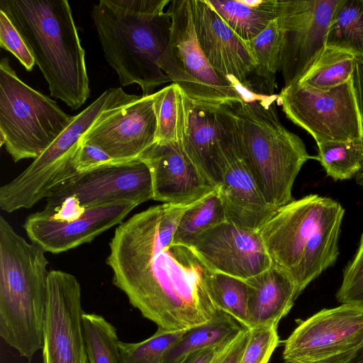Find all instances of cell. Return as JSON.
Returning a JSON list of instances; mask_svg holds the SVG:
<instances>
[{
    "mask_svg": "<svg viewBox=\"0 0 363 363\" xmlns=\"http://www.w3.org/2000/svg\"><path fill=\"white\" fill-rule=\"evenodd\" d=\"M194 203H162L134 214L109 242L113 284L144 318L168 331L190 330L222 313L210 293L213 272L189 247L173 243Z\"/></svg>",
    "mask_w": 363,
    "mask_h": 363,
    "instance_id": "cell-1",
    "label": "cell"
},
{
    "mask_svg": "<svg viewBox=\"0 0 363 363\" xmlns=\"http://www.w3.org/2000/svg\"><path fill=\"white\" fill-rule=\"evenodd\" d=\"M170 0H100L91 10L106 60L121 86L136 84L148 96L170 82L160 67L169 44Z\"/></svg>",
    "mask_w": 363,
    "mask_h": 363,
    "instance_id": "cell-2",
    "label": "cell"
},
{
    "mask_svg": "<svg viewBox=\"0 0 363 363\" xmlns=\"http://www.w3.org/2000/svg\"><path fill=\"white\" fill-rule=\"evenodd\" d=\"M45 79L52 96L72 110L90 95L85 51L67 0H1Z\"/></svg>",
    "mask_w": 363,
    "mask_h": 363,
    "instance_id": "cell-3",
    "label": "cell"
},
{
    "mask_svg": "<svg viewBox=\"0 0 363 363\" xmlns=\"http://www.w3.org/2000/svg\"><path fill=\"white\" fill-rule=\"evenodd\" d=\"M344 213L337 201L309 194L277 208L258 230L272 264L286 273L298 296L335 263Z\"/></svg>",
    "mask_w": 363,
    "mask_h": 363,
    "instance_id": "cell-4",
    "label": "cell"
},
{
    "mask_svg": "<svg viewBox=\"0 0 363 363\" xmlns=\"http://www.w3.org/2000/svg\"><path fill=\"white\" fill-rule=\"evenodd\" d=\"M0 216V336L31 360L42 350L48 296V260Z\"/></svg>",
    "mask_w": 363,
    "mask_h": 363,
    "instance_id": "cell-5",
    "label": "cell"
},
{
    "mask_svg": "<svg viewBox=\"0 0 363 363\" xmlns=\"http://www.w3.org/2000/svg\"><path fill=\"white\" fill-rule=\"evenodd\" d=\"M277 99L252 93L229 105L238 127L241 157L267 201L279 208L294 200V181L314 157L299 136L281 123Z\"/></svg>",
    "mask_w": 363,
    "mask_h": 363,
    "instance_id": "cell-6",
    "label": "cell"
},
{
    "mask_svg": "<svg viewBox=\"0 0 363 363\" xmlns=\"http://www.w3.org/2000/svg\"><path fill=\"white\" fill-rule=\"evenodd\" d=\"M140 96L110 88L74 116L57 139L18 176L0 188V207L7 213L30 208L60 184L77 174L75 155L84 134L107 111Z\"/></svg>",
    "mask_w": 363,
    "mask_h": 363,
    "instance_id": "cell-7",
    "label": "cell"
},
{
    "mask_svg": "<svg viewBox=\"0 0 363 363\" xmlns=\"http://www.w3.org/2000/svg\"><path fill=\"white\" fill-rule=\"evenodd\" d=\"M74 116L24 83L7 57L0 61V141L15 162L36 159Z\"/></svg>",
    "mask_w": 363,
    "mask_h": 363,
    "instance_id": "cell-8",
    "label": "cell"
},
{
    "mask_svg": "<svg viewBox=\"0 0 363 363\" xmlns=\"http://www.w3.org/2000/svg\"><path fill=\"white\" fill-rule=\"evenodd\" d=\"M169 44L160 67L190 99L213 104H231L246 99L243 91L223 79L213 68L196 37L190 0H172Z\"/></svg>",
    "mask_w": 363,
    "mask_h": 363,
    "instance_id": "cell-9",
    "label": "cell"
},
{
    "mask_svg": "<svg viewBox=\"0 0 363 363\" xmlns=\"http://www.w3.org/2000/svg\"><path fill=\"white\" fill-rule=\"evenodd\" d=\"M277 96L286 116L307 131L316 143L361 139L352 79L328 90L298 82L284 86Z\"/></svg>",
    "mask_w": 363,
    "mask_h": 363,
    "instance_id": "cell-10",
    "label": "cell"
},
{
    "mask_svg": "<svg viewBox=\"0 0 363 363\" xmlns=\"http://www.w3.org/2000/svg\"><path fill=\"white\" fill-rule=\"evenodd\" d=\"M185 121L182 147L214 188L222 182L233 160L240 155L239 132L229 104L190 99L184 93Z\"/></svg>",
    "mask_w": 363,
    "mask_h": 363,
    "instance_id": "cell-11",
    "label": "cell"
},
{
    "mask_svg": "<svg viewBox=\"0 0 363 363\" xmlns=\"http://www.w3.org/2000/svg\"><path fill=\"white\" fill-rule=\"evenodd\" d=\"M363 345V307L342 304L301 320L284 341L285 363H345Z\"/></svg>",
    "mask_w": 363,
    "mask_h": 363,
    "instance_id": "cell-12",
    "label": "cell"
},
{
    "mask_svg": "<svg viewBox=\"0 0 363 363\" xmlns=\"http://www.w3.org/2000/svg\"><path fill=\"white\" fill-rule=\"evenodd\" d=\"M339 0H278L282 33L279 72L284 86L298 83L326 48L328 27Z\"/></svg>",
    "mask_w": 363,
    "mask_h": 363,
    "instance_id": "cell-13",
    "label": "cell"
},
{
    "mask_svg": "<svg viewBox=\"0 0 363 363\" xmlns=\"http://www.w3.org/2000/svg\"><path fill=\"white\" fill-rule=\"evenodd\" d=\"M83 313L77 279L63 271H50L43 363H89Z\"/></svg>",
    "mask_w": 363,
    "mask_h": 363,
    "instance_id": "cell-14",
    "label": "cell"
},
{
    "mask_svg": "<svg viewBox=\"0 0 363 363\" xmlns=\"http://www.w3.org/2000/svg\"><path fill=\"white\" fill-rule=\"evenodd\" d=\"M152 196L149 168L134 160L77 174L50 192L45 208H52L67 198L74 199L87 208L118 202L140 205Z\"/></svg>",
    "mask_w": 363,
    "mask_h": 363,
    "instance_id": "cell-15",
    "label": "cell"
},
{
    "mask_svg": "<svg viewBox=\"0 0 363 363\" xmlns=\"http://www.w3.org/2000/svg\"><path fill=\"white\" fill-rule=\"evenodd\" d=\"M155 93L107 111L80 143L99 147L119 163L138 158L156 140Z\"/></svg>",
    "mask_w": 363,
    "mask_h": 363,
    "instance_id": "cell-16",
    "label": "cell"
},
{
    "mask_svg": "<svg viewBox=\"0 0 363 363\" xmlns=\"http://www.w3.org/2000/svg\"><path fill=\"white\" fill-rule=\"evenodd\" d=\"M189 247L211 272L244 280L272 265L259 231L228 220L199 235Z\"/></svg>",
    "mask_w": 363,
    "mask_h": 363,
    "instance_id": "cell-17",
    "label": "cell"
},
{
    "mask_svg": "<svg viewBox=\"0 0 363 363\" xmlns=\"http://www.w3.org/2000/svg\"><path fill=\"white\" fill-rule=\"evenodd\" d=\"M199 45L215 71L243 91H249L256 62L247 43L206 0H190Z\"/></svg>",
    "mask_w": 363,
    "mask_h": 363,
    "instance_id": "cell-18",
    "label": "cell"
},
{
    "mask_svg": "<svg viewBox=\"0 0 363 363\" xmlns=\"http://www.w3.org/2000/svg\"><path fill=\"white\" fill-rule=\"evenodd\" d=\"M138 204L118 202L87 208L70 221L55 219L43 211L30 214L23 228L31 242L46 252L58 254L91 242L113 225L121 224Z\"/></svg>",
    "mask_w": 363,
    "mask_h": 363,
    "instance_id": "cell-19",
    "label": "cell"
},
{
    "mask_svg": "<svg viewBox=\"0 0 363 363\" xmlns=\"http://www.w3.org/2000/svg\"><path fill=\"white\" fill-rule=\"evenodd\" d=\"M138 160L150 169L152 199L162 203H194L216 189L203 177L180 143H155Z\"/></svg>",
    "mask_w": 363,
    "mask_h": 363,
    "instance_id": "cell-20",
    "label": "cell"
},
{
    "mask_svg": "<svg viewBox=\"0 0 363 363\" xmlns=\"http://www.w3.org/2000/svg\"><path fill=\"white\" fill-rule=\"evenodd\" d=\"M216 189L227 220L239 227L258 230L277 209L265 199L241 153L230 164Z\"/></svg>",
    "mask_w": 363,
    "mask_h": 363,
    "instance_id": "cell-21",
    "label": "cell"
},
{
    "mask_svg": "<svg viewBox=\"0 0 363 363\" xmlns=\"http://www.w3.org/2000/svg\"><path fill=\"white\" fill-rule=\"evenodd\" d=\"M245 281L248 285L247 328L277 326L298 296L292 280L272 264Z\"/></svg>",
    "mask_w": 363,
    "mask_h": 363,
    "instance_id": "cell-22",
    "label": "cell"
},
{
    "mask_svg": "<svg viewBox=\"0 0 363 363\" xmlns=\"http://www.w3.org/2000/svg\"><path fill=\"white\" fill-rule=\"evenodd\" d=\"M244 41L257 36L277 18L278 0H206Z\"/></svg>",
    "mask_w": 363,
    "mask_h": 363,
    "instance_id": "cell-23",
    "label": "cell"
},
{
    "mask_svg": "<svg viewBox=\"0 0 363 363\" xmlns=\"http://www.w3.org/2000/svg\"><path fill=\"white\" fill-rule=\"evenodd\" d=\"M245 42L256 62L249 90L257 94L274 95L282 51V33L277 20L272 21L257 36Z\"/></svg>",
    "mask_w": 363,
    "mask_h": 363,
    "instance_id": "cell-24",
    "label": "cell"
},
{
    "mask_svg": "<svg viewBox=\"0 0 363 363\" xmlns=\"http://www.w3.org/2000/svg\"><path fill=\"white\" fill-rule=\"evenodd\" d=\"M244 328L235 318L222 312L213 320L186 331L167 352L164 363H178L191 352L218 347Z\"/></svg>",
    "mask_w": 363,
    "mask_h": 363,
    "instance_id": "cell-25",
    "label": "cell"
},
{
    "mask_svg": "<svg viewBox=\"0 0 363 363\" xmlns=\"http://www.w3.org/2000/svg\"><path fill=\"white\" fill-rule=\"evenodd\" d=\"M326 48L363 57V0H339L328 27Z\"/></svg>",
    "mask_w": 363,
    "mask_h": 363,
    "instance_id": "cell-26",
    "label": "cell"
},
{
    "mask_svg": "<svg viewBox=\"0 0 363 363\" xmlns=\"http://www.w3.org/2000/svg\"><path fill=\"white\" fill-rule=\"evenodd\" d=\"M227 220L225 211L217 189L194 202L181 217L173 243L189 246L207 230Z\"/></svg>",
    "mask_w": 363,
    "mask_h": 363,
    "instance_id": "cell-27",
    "label": "cell"
},
{
    "mask_svg": "<svg viewBox=\"0 0 363 363\" xmlns=\"http://www.w3.org/2000/svg\"><path fill=\"white\" fill-rule=\"evenodd\" d=\"M354 63L355 56L325 48L298 82L320 90L337 87L352 79Z\"/></svg>",
    "mask_w": 363,
    "mask_h": 363,
    "instance_id": "cell-28",
    "label": "cell"
},
{
    "mask_svg": "<svg viewBox=\"0 0 363 363\" xmlns=\"http://www.w3.org/2000/svg\"><path fill=\"white\" fill-rule=\"evenodd\" d=\"M157 143H180L184 126V92L172 83L155 92Z\"/></svg>",
    "mask_w": 363,
    "mask_h": 363,
    "instance_id": "cell-29",
    "label": "cell"
},
{
    "mask_svg": "<svg viewBox=\"0 0 363 363\" xmlns=\"http://www.w3.org/2000/svg\"><path fill=\"white\" fill-rule=\"evenodd\" d=\"M89 363H121L116 328L101 315L82 314Z\"/></svg>",
    "mask_w": 363,
    "mask_h": 363,
    "instance_id": "cell-30",
    "label": "cell"
},
{
    "mask_svg": "<svg viewBox=\"0 0 363 363\" xmlns=\"http://www.w3.org/2000/svg\"><path fill=\"white\" fill-rule=\"evenodd\" d=\"M319 160L328 176L335 180L349 179L362 166L361 140H328L317 143Z\"/></svg>",
    "mask_w": 363,
    "mask_h": 363,
    "instance_id": "cell-31",
    "label": "cell"
},
{
    "mask_svg": "<svg viewBox=\"0 0 363 363\" xmlns=\"http://www.w3.org/2000/svg\"><path fill=\"white\" fill-rule=\"evenodd\" d=\"M211 298L220 309L247 328L248 285L245 280L213 272L209 281Z\"/></svg>",
    "mask_w": 363,
    "mask_h": 363,
    "instance_id": "cell-32",
    "label": "cell"
},
{
    "mask_svg": "<svg viewBox=\"0 0 363 363\" xmlns=\"http://www.w3.org/2000/svg\"><path fill=\"white\" fill-rule=\"evenodd\" d=\"M186 330L168 331L157 328L150 337L138 342L119 340L121 363H164L167 351Z\"/></svg>",
    "mask_w": 363,
    "mask_h": 363,
    "instance_id": "cell-33",
    "label": "cell"
},
{
    "mask_svg": "<svg viewBox=\"0 0 363 363\" xmlns=\"http://www.w3.org/2000/svg\"><path fill=\"white\" fill-rule=\"evenodd\" d=\"M249 337L239 363H268L279 343L277 326L259 325L249 329Z\"/></svg>",
    "mask_w": 363,
    "mask_h": 363,
    "instance_id": "cell-34",
    "label": "cell"
},
{
    "mask_svg": "<svg viewBox=\"0 0 363 363\" xmlns=\"http://www.w3.org/2000/svg\"><path fill=\"white\" fill-rule=\"evenodd\" d=\"M336 298L342 304L363 307V233L355 255L344 270Z\"/></svg>",
    "mask_w": 363,
    "mask_h": 363,
    "instance_id": "cell-35",
    "label": "cell"
},
{
    "mask_svg": "<svg viewBox=\"0 0 363 363\" xmlns=\"http://www.w3.org/2000/svg\"><path fill=\"white\" fill-rule=\"evenodd\" d=\"M0 46L14 55L27 71L35 62L23 38L9 17L0 11Z\"/></svg>",
    "mask_w": 363,
    "mask_h": 363,
    "instance_id": "cell-36",
    "label": "cell"
},
{
    "mask_svg": "<svg viewBox=\"0 0 363 363\" xmlns=\"http://www.w3.org/2000/svg\"><path fill=\"white\" fill-rule=\"evenodd\" d=\"M121 164L97 146L79 142L74 162L77 174L86 173L102 167Z\"/></svg>",
    "mask_w": 363,
    "mask_h": 363,
    "instance_id": "cell-37",
    "label": "cell"
},
{
    "mask_svg": "<svg viewBox=\"0 0 363 363\" xmlns=\"http://www.w3.org/2000/svg\"><path fill=\"white\" fill-rule=\"evenodd\" d=\"M352 86L355 95L357 109L359 116L362 146V166L356 174V182L363 186V57H355V63L352 77Z\"/></svg>",
    "mask_w": 363,
    "mask_h": 363,
    "instance_id": "cell-38",
    "label": "cell"
},
{
    "mask_svg": "<svg viewBox=\"0 0 363 363\" xmlns=\"http://www.w3.org/2000/svg\"><path fill=\"white\" fill-rule=\"evenodd\" d=\"M249 333V328H242L232 340L219 363H239L247 345Z\"/></svg>",
    "mask_w": 363,
    "mask_h": 363,
    "instance_id": "cell-39",
    "label": "cell"
},
{
    "mask_svg": "<svg viewBox=\"0 0 363 363\" xmlns=\"http://www.w3.org/2000/svg\"><path fill=\"white\" fill-rule=\"evenodd\" d=\"M233 339V338H232ZM228 340V342H229ZM218 347H208L191 352L178 363H211L219 350L228 342Z\"/></svg>",
    "mask_w": 363,
    "mask_h": 363,
    "instance_id": "cell-40",
    "label": "cell"
},
{
    "mask_svg": "<svg viewBox=\"0 0 363 363\" xmlns=\"http://www.w3.org/2000/svg\"><path fill=\"white\" fill-rule=\"evenodd\" d=\"M345 363H363V345Z\"/></svg>",
    "mask_w": 363,
    "mask_h": 363,
    "instance_id": "cell-41",
    "label": "cell"
}]
</instances>
